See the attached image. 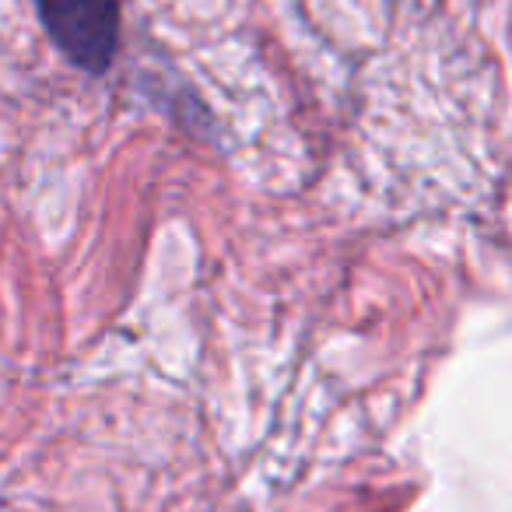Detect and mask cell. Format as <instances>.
I'll list each match as a JSON object with an SVG mask.
<instances>
[{"mask_svg": "<svg viewBox=\"0 0 512 512\" xmlns=\"http://www.w3.org/2000/svg\"><path fill=\"white\" fill-rule=\"evenodd\" d=\"M57 50L81 71L102 74L120 46V0H36Z\"/></svg>", "mask_w": 512, "mask_h": 512, "instance_id": "6da1fadb", "label": "cell"}]
</instances>
